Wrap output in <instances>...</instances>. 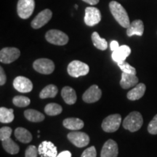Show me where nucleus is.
<instances>
[{"mask_svg":"<svg viewBox=\"0 0 157 157\" xmlns=\"http://www.w3.org/2000/svg\"><path fill=\"white\" fill-rule=\"evenodd\" d=\"M38 151L42 157H56L58 156L56 146L50 141H43L38 147Z\"/></svg>","mask_w":157,"mask_h":157,"instance_id":"nucleus-13","label":"nucleus"},{"mask_svg":"<svg viewBox=\"0 0 157 157\" xmlns=\"http://www.w3.org/2000/svg\"><path fill=\"white\" fill-rule=\"evenodd\" d=\"M33 67L36 71L42 74H50L54 71L55 64L52 60L48 58H39L35 60Z\"/></svg>","mask_w":157,"mask_h":157,"instance_id":"nucleus-7","label":"nucleus"},{"mask_svg":"<svg viewBox=\"0 0 157 157\" xmlns=\"http://www.w3.org/2000/svg\"><path fill=\"white\" fill-rule=\"evenodd\" d=\"M61 96L64 101L68 105H73L76 101L75 90L70 87H64L61 91Z\"/></svg>","mask_w":157,"mask_h":157,"instance_id":"nucleus-20","label":"nucleus"},{"mask_svg":"<svg viewBox=\"0 0 157 157\" xmlns=\"http://www.w3.org/2000/svg\"><path fill=\"white\" fill-rule=\"evenodd\" d=\"M13 104L17 107H25L30 104L31 101L25 96H15L13 100Z\"/></svg>","mask_w":157,"mask_h":157,"instance_id":"nucleus-29","label":"nucleus"},{"mask_svg":"<svg viewBox=\"0 0 157 157\" xmlns=\"http://www.w3.org/2000/svg\"><path fill=\"white\" fill-rule=\"evenodd\" d=\"M144 32V25L141 20H135L130 23V24L127 28V34L128 36H132L134 35L143 36Z\"/></svg>","mask_w":157,"mask_h":157,"instance_id":"nucleus-17","label":"nucleus"},{"mask_svg":"<svg viewBox=\"0 0 157 157\" xmlns=\"http://www.w3.org/2000/svg\"><path fill=\"white\" fill-rule=\"evenodd\" d=\"M121 122V115L116 114L110 115L104 119L102 122V129L106 132H116L119 128Z\"/></svg>","mask_w":157,"mask_h":157,"instance_id":"nucleus-6","label":"nucleus"},{"mask_svg":"<svg viewBox=\"0 0 157 157\" xmlns=\"http://www.w3.org/2000/svg\"><path fill=\"white\" fill-rule=\"evenodd\" d=\"M35 8L34 0H18L17 13L22 19H28L33 14Z\"/></svg>","mask_w":157,"mask_h":157,"instance_id":"nucleus-5","label":"nucleus"},{"mask_svg":"<svg viewBox=\"0 0 157 157\" xmlns=\"http://www.w3.org/2000/svg\"><path fill=\"white\" fill-rule=\"evenodd\" d=\"M138 84V78L135 74H126L122 72L121 78L120 81V86L123 89H129V88L136 86Z\"/></svg>","mask_w":157,"mask_h":157,"instance_id":"nucleus-18","label":"nucleus"},{"mask_svg":"<svg viewBox=\"0 0 157 157\" xmlns=\"http://www.w3.org/2000/svg\"><path fill=\"white\" fill-rule=\"evenodd\" d=\"M15 136L20 142L29 143L32 140V135L29 130L23 127H17L15 130Z\"/></svg>","mask_w":157,"mask_h":157,"instance_id":"nucleus-22","label":"nucleus"},{"mask_svg":"<svg viewBox=\"0 0 157 157\" xmlns=\"http://www.w3.org/2000/svg\"><path fill=\"white\" fill-rule=\"evenodd\" d=\"M38 154V148L36 146H29L25 150V157H37Z\"/></svg>","mask_w":157,"mask_h":157,"instance_id":"nucleus-33","label":"nucleus"},{"mask_svg":"<svg viewBox=\"0 0 157 157\" xmlns=\"http://www.w3.org/2000/svg\"><path fill=\"white\" fill-rule=\"evenodd\" d=\"M13 87L20 93H26L33 89V84L29 78L24 76H17L13 81Z\"/></svg>","mask_w":157,"mask_h":157,"instance_id":"nucleus-12","label":"nucleus"},{"mask_svg":"<svg viewBox=\"0 0 157 157\" xmlns=\"http://www.w3.org/2000/svg\"><path fill=\"white\" fill-rule=\"evenodd\" d=\"M21 56V52L15 48H5L0 51V61L5 64L14 62Z\"/></svg>","mask_w":157,"mask_h":157,"instance_id":"nucleus-8","label":"nucleus"},{"mask_svg":"<svg viewBox=\"0 0 157 157\" xmlns=\"http://www.w3.org/2000/svg\"><path fill=\"white\" fill-rule=\"evenodd\" d=\"M119 48V43H118L117 41L113 40L111 42V44H110V48H111V50L112 52L117 50Z\"/></svg>","mask_w":157,"mask_h":157,"instance_id":"nucleus-36","label":"nucleus"},{"mask_svg":"<svg viewBox=\"0 0 157 157\" xmlns=\"http://www.w3.org/2000/svg\"><path fill=\"white\" fill-rule=\"evenodd\" d=\"M143 124V119L140 112L132 111L125 118L123 121V127L125 129L134 132L139 130Z\"/></svg>","mask_w":157,"mask_h":157,"instance_id":"nucleus-2","label":"nucleus"},{"mask_svg":"<svg viewBox=\"0 0 157 157\" xmlns=\"http://www.w3.org/2000/svg\"><path fill=\"white\" fill-rule=\"evenodd\" d=\"M75 8H76V9L78 8V5H75Z\"/></svg>","mask_w":157,"mask_h":157,"instance_id":"nucleus-39","label":"nucleus"},{"mask_svg":"<svg viewBox=\"0 0 157 157\" xmlns=\"http://www.w3.org/2000/svg\"><path fill=\"white\" fill-rule=\"evenodd\" d=\"M119 154L117 143L114 140H108L102 148L101 157H117Z\"/></svg>","mask_w":157,"mask_h":157,"instance_id":"nucleus-15","label":"nucleus"},{"mask_svg":"<svg viewBox=\"0 0 157 157\" xmlns=\"http://www.w3.org/2000/svg\"><path fill=\"white\" fill-rule=\"evenodd\" d=\"M89 71L90 68L88 65L79 60H73L68 64L67 68L68 74L75 78L87 75L89 73Z\"/></svg>","mask_w":157,"mask_h":157,"instance_id":"nucleus-3","label":"nucleus"},{"mask_svg":"<svg viewBox=\"0 0 157 157\" xmlns=\"http://www.w3.org/2000/svg\"><path fill=\"white\" fill-rule=\"evenodd\" d=\"M52 16V13L50 10L46 9L41 11L34 20L31 21V25L33 29H38L42 28L50 21Z\"/></svg>","mask_w":157,"mask_h":157,"instance_id":"nucleus-11","label":"nucleus"},{"mask_svg":"<svg viewBox=\"0 0 157 157\" xmlns=\"http://www.w3.org/2000/svg\"><path fill=\"white\" fill-rule=\"evenodd\" d=\"M7 81V76L5 73L2 67H0V85L2 86L6 83Z\"/></svg>","mask_w":157,"mask_h":157,"instance_id":"nucleus-35","label":"nucleus"},{"mask_svg":"<svg viewBox=\"0 0 157 157\" xmlns=\"http://www.w3.org/2000/svg\"><path fill=\"white\" fill-rule=\"evenodd\" d=\"M14 120L13 109L5 107L0 108V121L1 123H10Z\"/></svg>","mask_w":157,"mask_h":157,"instance_id":"nucleus-26","label":"nucleus"},{"mask_svg":"<svg viewBox=\"0 0 157 157\" xmlns=\"http://www.w3.org/2000/svg\"><path fill=\"white\" fill-rule=\"evenodd\" d=\"M45 39L50 44L59 45V46L66 44L68 42V35L63 31L56 29L48 31L45 34Z\"/></svg>","mask_w":157,"mask_h":157,"instance_id":"nucleus-4","label":"nucleus"},{"mask_svg":"<svg viewBox=\"0 0 157 157\" xmlns=\"http://www.w3.org/2000/svg\"><path fill=\"white\" fill-rule=\"evenodd\" d=\"M24 116L31 122H40L44 119V116L42 113L34 109H28L25 111Z\"/></svg>","mask_w":157,"mask_h":157,"instance_id":"nucleus-23","label":"nucleus"},{"mask_svg":"<svg viewBox=\"0 0 157 157\" xmlns=\"http://www.w3.org/2000/svg\"><path fill=\"white\" fill-rule=\"evenodd\" d=\"M63 109L59 104L51 103H49L44 108V112L49 116H56L62 112Z\"/></svg>","mask_w":157,"mask_h":157,"instance_id":"nucleus-28","label":"nucleus"},{"mask_svg":"<svg viewBox=\"0 0 157 157\" xmlns=\"http://www.w3.org/2000/svg\"><path fill=\"white\" fill-rule=\"evenodd\" d=\"M148 131L151 135H157V114L153 118L148 126Z\"/></svg>","mask_w":157,"mask_h":157,"instance_id":"nucleus-32","label":"nucleus"},{"mask_svg":"<svg viewBox=\"0 0 157 157\" xmlns=\"http://www.w3.org/2000/svg\"><path fill=\"white\" fill-rule=\"evenodd\" d=\"M2 144L5 150L10 154H16L19 152V146L13 141L10 137L2 141Z\"/></svg>","mask_w":157,"mask_h":157,"instance_id":"nucleus-25","label":"nucleus"},{"mask_svg":"<svg viewBox=\"0 0 157 157\" xmlns=\"http://www.w3.org/2000/svg\"><path fill=\"white\" fill-rule=\"evenodd\" d=\"M146 89V87L144 84H137L135 88L128 92L127 97L129 101H137V100L140 99L144 95Z\"/></svg>","mask_w":157,"mask_h":157,"instance_id":"nucleus-19","label":"nucleus"},{"mask_svg":"<svg viewBox=\"0 0 157 157\" xmlns=\"http://www.w3.org/2000/svg\"><path fill=\"white\" fill-rule=\"evenodd\" d=\"M92 41H93L94 46L96 48H98V50H105L108 48L107 41L105 39L101 38L100 35L98 34V33L96 32V31L93 32V34H92Z\"/></svg>","mask_w":157,"mask_h":157,"instance_id":"nucleus-27","label":"nucleus"},{"mask_svg":"<svg viewBox=\"0 0 157 157\" xmlns=\"http://www.w3.org/2000/svg\"><path fill=\"white\" fill-rule=\"evenodd\" d=\"M63 124L66 129L71 130H78L84 127L83 121L77 118H67L63 121Z\"/></svg>","mask_w":157,"mask_h":157,"instance_id":"nucleus-21","label":"nucleus"},{"mask_svg":"<svg viewBox=\"0 0 157 157\" xmlns=\"http://www.w3.org/2000/svg\"><path fill=\"white\" fill-rule=\"evenodd\" d=\"M84 23L89 26H94L101 21V13L99 10L94 7H88L85 9Z\"/></svg>","mask_w":157,"mask_h":157,"instance_id":"nucleus-9","label":"nucleus"},{"mask_svg":"<svg viewBox=\"0 0 157 157\" xmlns=\"http://www.w3.org/2000/svg\"><path fill=\"white\" fill-rule=\"evenodd\" d=\"M131 53V49L127 45H121L117 50L113 51L112 53V59L113 61L121 63L125 61L126 58Z\"/></svg>","mask_w":157,"mask_h":157,"instance_id":"nucleus-16","label":"nucleus"},{"mask_svg":"<svg viewBox=\"0 0 157 157\" xmlns=\"http://www.w3.org/2000/svg\"><path fill=\"white\" fill-rule=\"evenodd\" d=\"M117 64L124 73L135 74V75H136V69H135L134 67H132V66H130L128 63H127L126 61H123L121 63H118Z\"/></svg>","mask_w":157,"mask_h":157,"instance_id":"nucleus-30","label":"nucleus"},{"mask_svg":"<svg viewBox=\"0 0 157 157\" xmlns=\"http://www.w3.org/2000/svg\"><path fill=\"white\" fill-rule=\"evenodd\" d=\"M68 139L72 143L74 146L78 148H83L87 146L90 143V137L87 134L84 132H71L68 134Z\"/></svg>","mask_w":157,"mask_h":157,"instance_id":"nucleus-10","label":"nucleus"},{"mask_svg":"<svg viewBox=\"0 0 157 157\" xmlns=\"http://www.w3.org/2000/svg\"><path fill=\"white\" fill-rule=\"evenodd\" d=\"M12 129L9 127H3L0 129V140L2 141L10 137Z\"/></svg>","mask_w":157,"mask_h":157,"instance_id":"nucleus-31","label":"nucleus"},{"mask_svg":"<svg viewBox=\"0 0 157 157\" xmlns=\"http://www.w3.org/2000/svg\"><path fill=\"white\" fill-rule=\"evenodd\" d=\"M102 95V92L98 85L91 86L87 91L83 94L82 99L85 103H93L97 102L101 99Z\"/></svg>","mask_w":157,"mask_h":157,"instance_id":"nucleus-14","label":"nucleus"},{"mask_svg":"<svg viewBox=\"0 0 157 157\" xmlns=\"http://www.w3.org/2000/svg\"><path fill=\"white\" fill-rule=\"evenodd\" d=\"M84 2L89 4L90 5H95L99 2V0H82Z\"/></svg>","mask_w":157,"mask_h":157,"instance_id":"nucleus-38","label":"nucleus"},{"mask_svg":"<svg viewBox=\"0 0 157 157\" xmlns=\"http://www.w3.org/2000/svg\"><path fill=\"white\" fill-rule=\"evenodd\" d=\"M58 87L54 84H49L46 86L39 93V98L42 99L49 98H55L58 94Z\"/></svg>","mask_w":157,"mask_h":157,"instance_id":"nucleus-24","label":"nucleus"},{"mask_svg":"<svg viewBox=\"0 0 157 157\" xmlns=\"http://www.w3.org/2000/svg\"><path fill=\"white\" fill-rule=\"evenodd\" d=\"M109 9L111 14L119 25L124 28H128L130 21L126 10L121 4L116 1H112L109 3Z\"/></svg>","mask_w":157,"mask_h":157,"instance_id":"nucleus-1","label":"nucleus"},{"mask_svg":"<svg viewBox=\"0 0 157 157\" xmlns=\"http://www.w3.org/2000/svg\"><path fill=\"white\" fill-rule=\"evenodd\" d=\"M97 156V151L95 146H91L84 150L82 153L81 157H96Z\"/></svg>","mask_w":157,"mask_h":157,"instance_id":"nucleus-34","label":"nucleus"},{"mask_svg":"<svg viewBox=\"0 0 157 157\" xmlns=\"http://www.w3.org/2000/svg\"><path fill=\"white\" fill-rule=\"evenodd\" d=\"M56 157H71V154L68 151H64L60 153Z\"/></svg>","mask_w":157,"mask_h":157,"instance_id":"nucleus-37","label":"nucleus"}]
</instances>
